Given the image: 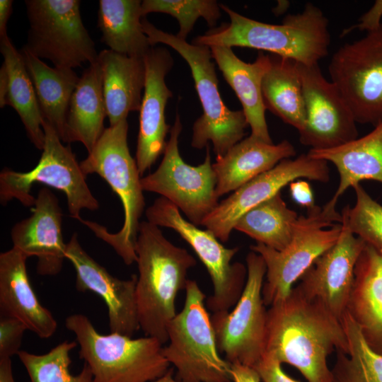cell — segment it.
I'll return each instance as SVG.
<instances>
[{
	"instance_id": "1",
	"label": "cell",
	"mask_w": 382,
	"mask_h": 382,
	"mask_svg": "<svg viewBox=\"0 0 382 382\" xmlns=\"http://www.w3.org/2000/svg\"><path fill=\"white\" fill-rule=\"evenodd\" d=\"M348 352L340 320L297 286L267 310L265 352L296 368L308 382H332L328 357Z\"/></svg>"
},
{
	"instance_id": "2",
	"label": "cell",
	"mask_w": 382,
	"mask_h": 382,
	"mask_svg": "<svg viewBox=\"0 0 382 382\" xmlns=\"http://www.w3.org/2000/svg\"><path fill=\"white\" fill-rule=\"evenodd\" d=\"M220 7L230 23L196 37L192 43L264 50L307 66L318 64L328 54V20L312 3L306 4L301 13L286 15L277 25L245 17L224 4Z\"/></svg>"
},
{
	"instance_id": "3",
	"label": "cell",
	"mask_w": 382,
	"mask_h": 382,
	"mask_svg": "<svg viewBox=\"0 0 382 382\" xmlns=\"http://www.w3.org/2000/svg\"><path fill=\"white\" fill-rule=\"evenodd\" d=\"M135 251L139 328L146 336L156 338L163 345L168 341V325L177 314L176 296L185 289L187 272L197 261L148 221L139 224Z\"/></svg>"
},
{
	"instance_id": "4",
	"label": "cell",
	"mask_w": 382,
	"mask_h": 382,
	"mask_svg": "<svg viewBox=\"0 0 382 382\" xmlns=\"http://www.w3.org/2000/svg\"><path fill=\"white\" fill-rule=\"evenodd\" d=\"M128 129L127 119L105 128L92 151L80 162L86 175L98 174L120 197L124 211L121 229L110 233L96 222L81 216L76 219L110 245L127 265H130L137 259L135 245L145 199L137 162L128 146Z\"/></svg>"
},
{
	"instance_id": "5",
	"label": "cell",
	"mask_w": 382,
	"mask_h": 382,
	"mask_svg": "<svg viewBox=\"0 0 382 382\" xmlns=\"http://www.w3.org/2000/svg\"><path fill=\"white\" fill-rule=\"evenodd\" d=\"M141 23L152 47L158 43L170 47L190 68L203 111L193 125L191 146L201 149L211 142L216 158L224 156L243 139L249 125L242 110H232L223 102L210 47L189 43L157 28L145 18Z\"/></svg>"
},
{
	"instance_id": "6",
	"label": "cell",
	"mask_w": 382,
	"mask_h": 382,
	"mask_svg": "<svg viewBox=\"0 0 382 382\" xmlns=\"http://www.w3.org/2000/svg\"><path fill=\"white\" fill-rule=\"evenodd\" d=\"M65 326L75 335L79 357L91 369L93 382H151L170 369L156 338L102 335L81 313L66 317Z\"/></svg>"
},
{
	"instance_id": "7",
	"label": "cell",
	"mask_w": 382,
	"mask_h": 382,
	"mask_svg": "<svg viewBox=\"0 0 382 382\" xmlns=\"http://www.w3.org/2000/svg\"><path fill=\"white\" fill-rule=\"evenodd\" d=\"M182 310L167 328L168 345L163 354L175 369L180 382H233L231 364L219 354L206 295L187 279Z\"/></svg>"
},
{
	"instance_id": "8",
	"label": "cell",
	"mask_w": 382,
	"mask_h": 382,
	"mask_svg": "<svg viewBox=\"0 0 382 382\" xmlns=\"http://www.w3.org/2000/svg\"><path fill=\"white\" fill-rule=\"evenodd\" d=\"M307 212L306 216H299L291 239L284 249L277 250L262 243L250 246L266 265V279L262 290L265 306L284 300L293 284L339 239L342 214L317 205Z\"/></svg>"
},
{
	"instance_id": "9",
	"label": "cell",
	"mask_w": 382,
	"mask_h": 382,
	"mask_svg": "<svg viewBox=\"0 0 382 382\" xmlns=\"http://www.w3.org/2000/svg\"><path fill=\"white\" fill-rule=\"evenodd\" d=\"M45 144L41 157L32 170L17 172L7 168L0 173V202L5 205L17 199L25 207H33L35 198L31 195L34 183H38L63 192L70 216H80L83 209L96 210L99 202L92 194L69 146H64L53 127L43 120Z\"/></svg>"
},
{
	"instance_id": "10",
	"label": "cell",
	"mask_w": 382,
	"mask_h": 382,
	"mask_svg": "<svg viewBox=\"0 0 382 382\" xmlns=\"http://www.w3.org/2000/svg\"><path fill=\"white\" fill-rule=\"evenodd\" d=\"M78 0L25 1L30 29L24 47L57 68L97 62L98 54L86 29Z\"/></svg>"
},
{
	"instance_id": "11",
	"label": "cell",
	"mask_w": 382,
	"mask_h": 382,
	"mask_svg": "<svg viewBox=\"0 0 382 382\" xmlns=\"http://www.w3.org/2000/svg\"><path fill=\"white\" fill-rule=\"evenodd\" d=\"M147 221L175 231L194 250L210 276L213 293L205 300L213 313L229 311L240 299L247 279V267L232 262L238 247H224L209 230H202L184 219L178 208L160 197L146 209Z\"/></svg>"
},
{
	"instance_id": "12",
	"label": "cell",
	"mask_w": 382,
	"mask_h": 382,
	"mask_svg": "<svg viewBox=\"0 0 382 382\" xmlns=\"http://www.w3.org/2000/svg\"><path fill=\"white\" fill-rule=\"evenodd\" d=\"M182 129L177 113L161 163L154 173L141 178V185L144 191L157 193L169 200L190 222L198 226L219 203L216 193V175L211 162L209 145L206 147L204 162L199 166H190L183 161L178 148Z\"/></svg>"
},
{
	"instance_id": "13",
	"label": "cell",
	"mask_w": 382,
	"mask_h": 382,
	"mask_svg": "<svg viewBox=\"0 0 382 382\" xmlns=\"http://www.w3.org/2000/svg\"><path fill=\"white\" fill-rule=\"evenodd\" d=\"M247 279L243 293L231 311L211 316L219 352L230 364L255 367L265 352L267 310L262 290L266 265L262 256H246Z\"/></svg>"
},
{
	"instance_id": "14",
	"label": "cell",
	"mask_w": 382,
	"mask_h": 382,
	"mask_svg": "<svg viewBox=\"0 0 382 382\" xmlns=\"http://www.w3.org/2000/svg\"><path fill=\"white\" fill-rule=\"evenodd\" d=\"M328 70L357 123L382 122V25L340 47Z\"/></svg>"
},
{
	"instance_id": "15",
	"label": "cell",
	"mask_w": 382,
	"mask_h": 382,
	"mask_svg": "<svg viewBox=\"0 0 382 382\" xmlns=\"http://www.w3.org/2000/svg\"><path fill=\"white\" fill-rule=\"evenodd\" d=\"M300 178L326 183L330 179L328 162L301 154L284 159L259 175L219 203L202 222L221 242H227L238 220L248 211L269 199L286 185Z\"/></svg>"
},
{
	"instance_id": "16",
	"label": "cell",
	"mask_w": 382,
	"mask_h": 382,
	"mask_svg": "<svg viewBox=\"0 0 382 382\" xmlns=\"http://www.w3.org/2000/svg\"><path fill=\"white\" fill-rule=\"evenodd\" d=\"M306 108V122L299 132L300 142L311 149L325 150L345 144L358 137L357 122L336 86L318 64L296 62Z\"/></svg>"
},
{
	"instance_id": "17",
	"label": "cell",
	"mask_w": 382,
	"mask_h": 382,
	"mask_svg": "<svg viewBox=\"0 0 382 382\" xmlns=\"http://www.w3.org/2000/svg\"><path fill=\"white\" fill-rule=\"evenodd\" d=\"M341 224L336 243L305 272L297 286L342 322L354 284L355 265L366 243L353 234L343 220Z\"/></svg>"
},
{
	"instance_id": "18",
	"label": "cell",
	"mask_w": 382,
	"mask_h": 382,
	"mask_svg": "<svg viewBox=\"0 0 382 382\" xmlns=\"http://www.w3.org/2000/svg\"><path fill=\"white\" fill-rule=\"evenodd\" d=\"M145 85L139 110V127L136 162L141 177L164 153L166 137L170 127L166 122L165 109L173 96L165 78L173 66L168 49L151 47L144 56Z\"/></svg>"
},
{
	"instance_id": "19",
	"label": "cell",
	"mask_w": 382,
	"mask_h": 382,
	"mask_svg": "<svg viewBox=\"0 0 382 382\" xmlns=\"http://www.w3.org/2000/svg\"><path fill=\"white\" fill-rule=\"evenodd\" d=\"M65 256L76 272V289L93 291L104 301L108 310L110 332L132 337L140 328L136 302L137 275L133 274L129 279L112 275L84 250L76 233L66 243Z\"/></svg>"
},
{
	"instance_id": "20",
	"label": "cell",
	"mask_w": 382,
	"mask_h": 382,
	"mask_svg": "<svg viewBox=\"0 0 382 382\" xmlns=\"http://www.w3.org/2000/svg\"><path fill=\"white\" fill-rule=\"evenodd\" d=\"M32 211L29 217L13 226V247L28 258H37L38 274L57 275L62 269L66 249L62 228L63 214L58 199L49 189L42 187Z\"/></svg>"
},
{
	"instance_id": "21",
	"label": "cell",
	"mask_w": 382,
	"mask_h": 382,
	"mask_svg": "<svg viewBox=\"0 0 382 382\" xmlns=\"http://www.w3.org/2000/svg\"><path fill=\"white\" fill-rule=\"evenodd\" d=\"M27 259L13 247L0 254V316L16 318L28 330L47 339L55 333L57 320L40 303L31 286Z\"/></svg>"
},
{
	"instance_id": "22",
	"label": "cell",
	"mask_w": 382,
	"mask_h": 382,
	"mask_svg": "<svg viewBox=\"0 0 382 382\" xmlns=\"http://www.w3.org/2000/svg\"><path fill=\"white\" fill-rule=\"evenodd\" d=\"M210 49L214 60L242 105L251 135L272 143L262 94V79L271 63L270 54L260 52L255 62L247 63L238 58L231 47L213 46Z\"/></svg>"
},
{
	"instance_id": "23",
	"label": "cell",
	"mask_w": 382,
	"mask_h": 382,
	"mask_svg": "<svg viewBox=\"0 0 382 382\" xmlns=\"http://www.w3.org/2000/svg\"><path fill=\"white\" fill-rule=\"evenodd\" d=\"M347 311L368 346L382 356V253L366 243L355 265Z\"/></svg>"
},
{
	"instance_id": "24",
	"label": "cell",
	"mask_w": 382,
	"mask_h": 382,
	"mask_svg": "<svg viewBox=\"0 0 382 382\" xmlns=\"http://www.w3.org/2000/svg\"><path fill=\"white\" fill-rule=\"evenodd\" d=\"M296 155L287 140L277 144L265 142L251 134L235 144L224 156L212 163L216 175L218 197L235 191L280 161Z\"/></svg>"
},
{
	"instance_id": "25",
	"label": "cell",
	"mask_w": 382,
	"mask_h": 382,
	"mask_svg": "<svg viewBox=\"0 0 382 382\" xmlns=\"http://www.w3.org/2000/svg\"><path fill=\"white\" fill-rule=\"evenodd\" d=\"M308 155L335 166L340 175L338 187L323 207L336 211L337 200L348 188L366 180L382 183V122L361 138L333 149H310Z\"/></svg>"
},
{
	"instance_id": "26",
	"label": "cell",
	"mask_w": 382,
	"mask_h": 382,
	"mask_svg": "<svg viewBox=\"0 0 382 382\" xmlns=\"http://www.w3.org/2000/svg\"><path fill=\"white\" fill-rule=\"evenodd\" d=\"M103 73V91L110 126L139 111L145 85L144 57L103 50L98 56Z\"/></svg>"
},
{
	"instance_id": "27",
	"label": "cell",
	"mask_w": 382,
	"mask_h": 382,
	"mask_svg": "<svg viewBox=\"0 0 382 382\" xmlns=\"http://www.w3.org/2000/svg\"><path fill=\"white\" fill-rule=\"evenodd\" d=\"M0 50L4 57L0 69V106L10 105L17 112L30 141L42 150L43 118L23 56L8 36L0 39Z\"/></svg>"
},
{
	"instance_id": "28",
	"label": "cell",
	"mask_w": 382,
	"mask_h": 382,
	"mask_svg": "<svg viewBox=\"0 0 382 382\" xmlns=\"http://www.w3.org/2000/svg\"><path fill=\"white\" fill-rule=\"evenodd\" d=\"M106 109L103 73L98 62L83 71L72 94L67 114L64 142H81L90 153L105 129Z\"/></svg>"
},
{
	"instance_id": "29",
	"label": "cell",
	"mask_w": 382,
	"mask_h": 382,
	"mask_svg": "<svg viewBox=\"0 0 382 382\" xmlns=\"http://www.w3.org/2000/svg\"><path fill=\"white\" fill-rule=\"evenodd\" d=\"M21 53L42 118L64 142L69 104L79 77L72 69L49 66L24 47Z\"/></svg>"
},
{
	"instance_id": "30",
	"label": "cell",
	"mask_w": 382,
	"mask_h": 382,
	"mask_svg": "<svg viewBox=\"0 0 382 382\" xmlns=\"http://www.w3.org/2000/svg\"><path fill=\"white\" fill-rule=\"evenodd\" d=\"M139 0H100L98 26L110 50L130 57H144L152 47L145 34Z\"/></svg>"
},
{
	"instance_id": "31",
	"label": "cell",
	"mask_w": 382,
	"mask_h": 382,
	"mask_svg": "<svg viewBox=\"0 0 382 382\" xmlns=\"http://www.w3.org/2000/svg\"><path fill=\"white\" fill-rule=\"evenodd\" d=\"M270 57V66L262 82L265 107L300 132L306 115L296 62L274 54Z\"/></svg>"
},
{
	"instance_id": "32",
	"label": "cell",
	"mask_w": 382,
	"mask_h": 382,
	"mask_svg": "<svg viewBox=\"0 0 382 382\" xmlns=\"http://www.w3.org/2000/svg\"><path fill=\"white\" fill-rule=\"evenodd\" d=\"M298 217L279 192L245 213L234 229L255 239L257 243L281 250L290 242Z\"/></svg>"
},
{
	"instance_id": "33",
	"label": "cell",
	"mask_w": 382,
	"mask_h": 382,
	"mask_svg": "<svg viewBox=\"0 0 382 382\" xmlns=\"http://www.w3.org/2000/svg\"><path fill=\"white\" fill-rule=\"evenodd\" d=\"M348 352H336L332 382H382V356L366 344L347 311L342 319Z\"/></svg>"
},
{
	"instance_id": "34",
	"label": "cell",
	"mask_w": 382,
	"mask_h": 382,
	"mask_svg": "<svg viewBox=\"0 0 382 382\" xmlns=\"http://www.w3.org/2000/svg\"><path fill=\"white\" fill-rule=\"evenodd\" d=\"M76 345L74 341H64L45 354L20 350L17 356L27 371L29 382H93L91 370L86 364L79 374L70 372V352Z\"/></svg>"
},
{
	"instance_id": "35",
	"label": "cell",
	"mask_w": 382,
	"mask_h": 382,
	"mask_svg": "<svg viewBox=\"0 0 382 382\" xmlns=\"http://www.w3.org/2000/svg\"><path fill=\"white\" fill-rule=\"evenodd\" d=\"M141 12L143 18L153 12L173 16L179 24L176 35L183 40H186L198 18H204L213 28L221 17L220 4L214 0H144Z\"/></svg>"
},
{
	"instance_id": "36",
	"label": "cell",
	"mask_w": 382,
	"mask_h": 382,
	"mask_svg": "<svg viewBox=\"0 0 382 382\" xmlns=\"http://www.w3.org/2000/svg\"><path fill=\"white\" fill-rule=\"evenodd\" d=\"M356 202L352 207H345L342 220L350 231L382 253V205L357 184L353 187Z\"/></svg>"
},
{
	"instance_id": "37",
	"label": "cell",
	"mask_w": 382,
	"mask_h": 382,
	"mask_svg": "<svg viewBox=\"0 0 382 382\" xmlns=\"http://www.w3.org/2000/svg\"><path fill=\"white\" fill-rule=\"evenodd\" d=\"M26 330V326L19 320L0 316V358H11L18 354Z\"/></svg>"
},
{
	"instance_id": "38",
	"label": "cell",
	"mask_w": 382,
	"mask_h": 382,
	"mask_svg": "<svg viewBox=\"0 0 382 382\" xmlns=\"http://www.w3.org/2000/svg\"><path fill=\"white\" fill-rule=\"evenodd\" d=\"M282 363L272 355L264 354L254 367L262 382H299L287 375L282 367Z\"/></svg>"
},
{
	"instance_id": "39",
	"label": "cell",
	"mask_w": 382,
	"mask_h": 382,
	"mask_svg": "<svg viewBox=\"0 0 382 382\" xmlns=\"http://www.w3.org/2000/svg\"><path fill=\"white\" fill-rule=\"evenodd\" d=\"M382 18V0H377L370 9L365 13L359 19V22L344 29L341 34V37L349 34L354 30H366L367 33L375 31L382 25L381 19Z\"/></svg>"
},
{
	"instance_id": "40",
	"label": "cell",
	"mask_w": 382,
	"mask_h": 382,
	"mask_svg": "<svg viewBox=\"0 0 382 382\" xmlns=\"http://www.w3.org/2000/svg\"><path fill=\"white\" fill-rule=\"evenodd\" d=\"M290 193L292 199L307 209L315 206L313 191L310 184L305 180L293 181L289 183Z\"/></svg>"
},
{
	"instance_id": "41",
	"label": "cell",
	"mask_w": 382,
	"mask_h": 382,
	"mask_svg": "<svg viewBox=\"0 0 382 382\" xmlns=\"http://www.w3.org/2000/svg\"><path fill=\"white\" fill-rule=\"evenodd\" d=\"M231 375L233 382H260V376L252 366L241 363L231 364Z\"/></svg>"
},
{
	"instance_id": "42",
	"label": "cell",
	"mask_w": 382,
	"mask_h": 382,
	"mask_svg": "<svg viewBox=\"0 0 382 382\" xmlns=\"http://www.w3.org/2000/svg\"><path fill=\"white\" fill-rule=\"evenodd\" d=\"M13 1H0V39L8 37L7 23L12 12Z\"/></svg>"
},
{
	"instance_id": "43",
	"label": "cell",
	"mask_w": 382,
	"mask_h": 382,
	"mask_svg": "<svg viewBox=\"0 0 382 382\" xmlns=\"http://www.w3.org/2000/svg\"><path fill=\"white\" fill-rule=\"evenodd\" d=\"M0 382H15L11 358H0Z\"/></svg>"
},
{
	"instance_id": "44",
	"label": "cell",
	"mask_w": 382,
	"mask_h": 382,
	"mask_svg": "<svg viewBox=\"0 0 382 382\" xmlns=\"http://www.w3.org/2000/svg\"><path fill=\"white\" fill-rule=\"evenodd\" d=\"M277 2V6L272 8V12L275 16H280L287 11L290 3L288 1H278Z\"/></svg>"
},
{
	"instance_id": "45",
	"label": "cell",
	"mask_w": 382,
	"mask_h": 382,
	"mask_svg": "<svg viewBox=\"0 0 382 382\" xmlns=\"http://www.w3.org/2000/svg\"><path fill=\"white\" fill-rule=\"evenodd\" d=\"M173 372L174 369L170 368L164 375L151 382H180L173 377Z\"/></svg>"
}]
</instances>
